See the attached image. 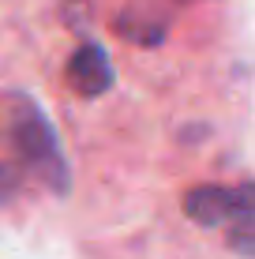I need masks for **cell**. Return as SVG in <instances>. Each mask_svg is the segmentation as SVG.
<instances>
[{
  "label": "cell",
  "instance_id": "obj_1",
  "mask_svg": "<svg viewBox=\"0 0 255 259\" xmlns=\"http://www.w3.org/2000/svg\"><path fill=\"white\" fill-rule=\"evenodd\" d=\"M8 139L15 143L23 162H30L57 192H68V162L57 143V132L26 94H15L8 102Z\"/></svg>",
  "mask_w": 255,
  "mask_h": 259
},
{
  "label": "cell",
  "instance_id": "obj_3",
  "mask_svg": "<svg viewBox=\"0 0 255 259\" xmlns=\"http://www.w3.org/2000/svg\"><path fill=\"white\" fill-rule=\"evenodd\" d=\"M68 83H72L83 98H98L101 91H109L113 64H109V57H105V49L101 46L75 49V57L68 60Z\"/></svg>",
  "mask_w": 255,
  "mask_h": 259
},
{
  "label": "cell",
  "instance_id": "obj_2",
  "mask_svg": "<svg viewBox=\"0 0 255 259\" xmlns=\"http://www.w3.org/2000/svg\"><path fill=\"white\" fill-rule=\"evenodd\" d=\"M184 210L188 218H195L199 226L233 229V244L240 248V255H251V192L248 188H195L184 195Z\"/></svg>",
  "mask_w": 255,
  "mask_h": 259
},
{
  "label": "cell",
  "instance_id": "obj_4",
  "mask_svg": "<svg viewBox=\"0 0 255 259\" xmlns=\"http://www.w3.org/2000/svg\"><path fill=\"white\" fill-rule=\"evenodd\" d=\"M15 192V169H8V165H0V203L8 199V195Z\"/></svg>",
  "mask_w": 255,
  "mask_h": 259
}]
</instances>
